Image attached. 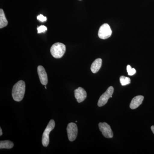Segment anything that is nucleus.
I'll return each instance as SVG.
<instances>
[{
	"instance_id": "obj_1",
	"label": "nucleus",
	"mask_w": 154,
	"mask_h": 154,
	"mask_svg": "<svg viewBox=\"0 0 154 154\" xmlns=\"http://www.w3.org/2000/svg\"><path fill=\"white\" fill-rule=\"evenodd\" d=\"M25 91V84L22 80L16 83L12 89V96L16 102H20L24 98Z\"/></svg>"
},
{
	"instance_id": "obj_2",
	"label": "nucleus",
	"mask_w": 154,
	"mask_h": 154,
	"mask_svg": "<svg viewBox=\"0 0 154 154\" xmlns=\"http://www.w3.org/2000/svg\"><path fill=\"white\" fill-rule=\"evenodd\" d=\"M66 50L65 45L60 42H57L53 45L51 48V55L55 58H60L63 56Z\"/></svg>"
},
{
	"instance_id": "obj_3",
	"label": "nucleus",
	"mask_w": 154,
	"mask_h": 154,
	"mask_svg": "<svg viewBox=\"0 0 154 154\" xmlns=\"http://www.w3.org/2000/svg\"><path fill=\"white\" fill-rule=\"evenodd\" d=\"M55 122L53 119H51L45 130L42 137V144L45 147H47L49 143V135L50 133L55 127Z\"/></svg>"
},
{
	"instance_id": "obj_4",
	"label": "nucleus",
	"mask_w": 154,
	"mask_h": 154,
	"mask_svg": "<svg viewBox=\"0 0 154 154\" xmlns=\"http://www.w3.org/2000/svg\"><path fill=\"white\" fill-rule=\"evenodd\" d=\"M114 91V88L112 86L108 88L107 91L100 96L98 102L99 107H102L107 103L108 99L112 98V94Z\"/></svg>"
},
{
	"instance_id": "obj_5",
	"label": "nucleus",
	"mask_w": 154,
	"mask_h": 154,
	"mask_svg": "<svg viewBox=\"0 0 154 154\" xmlns=\"http://www.w3.org/2000/svg\"><path fill=\"white\" fill-rule=\"evenodd\" d=\"M68 137L70 141H73L76 138L78 134V127L75 123L71 122L67 127Z\"/></svg>"
},
{
	"instance_id": "obj_6",
	"label": "nucleus",
	"mask_w": 154,
	"mask_h": 154,
	"mask_svg": "<svg viewBox=\"0 0 154 154\" xmlns=\"http://www.w3.org/2000/svg\"><path fill=\"white\" fill-rule=\"evenodd\" d=\"M112 30L108 24H103L99 28L98 32V36L102 39H106L110 37L112 34Z\"/></svg>"
},
{
	"instance_id": "obj_7",
	"label": "nucleus",
	"mask_w": 154,
	"mask_h": 154,
	"mask_svg": "<svg viewBox=\"0 0 154 154\" xmlns=\"http://www.w3.org/2000/svg\"><path fill=\"white\" fill-rule=\"evenodd\" d=\"M99 127L100 131L102 132L103 135L107 138L113 137V133L110 126L106 122H100Z\"/></svg>"
},
{
	"instance_id": "obj_8",
	"label": "nucleus",
	"mask_w": 154,
	"mask_h": 154,
	"mask_svg": "<svg viewBox=\"0 0 154 154\" xmlns=\"http://www.w3.org/2000/svg\"><path fill=\"white\" fill-rule=\"evenodd\" d=\"M75 98L79 103L82 102L87 98V94L83 88L79 87L74 91Z\"/></svg>"
},
{
	"instance_id": "obj_9",
	"label": "nucleus",
	"mask_w": 154,
	"mask_h": 154,
	"mask_svg": "<svg viewBox=\"0 0 154 154\" xmlns=\"http://www.w3.org/2000/svg\"><path fill=\"white\" fill-rule=\"evenodd\" d=\"M37 72H38L39 80L41 84L43 85H46L47 84L48 80L47 74L44 68L42 66H38L37 68Z\"/></svg>"
},
{
	"instance_id": "obj_10",
	"label": "nucleus",
	"mask_w": 154,
	"mask_h": 154,
	"mask_svg": "<svg viewBox=\"0 0 154 154\" xmlns=\"http://www.w3.org/2000/svg\"><path fill=\"white\" fill-rule=\"evenodd\" d=\"M144 99V97L143 96H137L134 97L131 100L130 105L131 109H135L137 108L140 106L142 103Z\"/></svg>"
},
{
	"instance_id": "obj_11",
	"label": "nucleus",
	"mask_w": 154,
	"mask_h": 154,
	"mask_svg": "<svg viewBox=\"0 0 154 154\" xmlns=\"http://www.w3.org/2000/svg\"><path fill=\"white\" fill-rule=\"evenodd\" d=\"M102 60L101 58H98L95 60L91 66V70L94 73L97 72L102 66Z\"/></svg>"
},
{
	"instance_id": "obj_12",
	"label": "nucleus",
	"mask_w": 154,
	"mask_h": 154,
	"mask_svg": "<svg viewBox=\"0 0 154 154\" xmlns=\"http://www.w3.org/2000/svg\"><path fill=\"white\" fill-rule=\"evenodd\" d=\"M8 20L6 19L5 15L3 9H0V28L5 27L8 25Z\"/></svg>"
},
{
	"instance_id": "obj_13",
	"label": "nucleus",
	"mask_w": 154,
	"mask_h": 154,
	"mask_svg": "<svg viewBox=\"0 0 154 154\" xmlns=\"http://www.w3.org/2000/svg\"><path fill=\"white\" fill-rule=\"evenodd\" d=\"M14 144L10 140L1 141L0 142V149L12 148L14 147Z\"/></svg>"
},
{
	"instance_id": "obj_14",
	"label": "nucleus",
	"mask_w": 154,
	"mask_h": 154,
	"mask_svg": "<svg viewBox=\"0 0 154 154\" xmlns=\"http://www.w3.org/2000/svg\"><path fill=\"white\" fill-rule=\"evenodd\" d=\"M120 82L122 86H125L129 85L131 83V80L128 77L122 76L120 78Z\"/></svg>"
},
{
	"instance_id": "obj_15",
	"label": "nucleus",
	"mask_w": 154,
	"mask_h": 154,
	"mask_svg": "<svg viewBox=\"0 0 154 154\" xmlns=\"http://www.w3.org/2000/svg\"><path fill=\"white\" fill-rule=\"evenodd\" d=\"M127 71L128 73V75L130 76L133 75L136 72L135 69L132 68L130 65H128L127 66Z\"/></svg>"
},
{
	"instance_id": "obj_16",
	"label": "nucleus",
	"mask_w": 154,
	"mask_h": 154,
	"mask_svg": "<svg viewBox=\"0 0 154 154\" xmlns=\"http://www.w3.org/2000/svg\"><path fill=\"white\" fill-rule=\"evenodd\" d=\"M47 30V27H45L44 25H41L37 28V30L38 32L37 33H44L45 31Z\"/></svg>"
},
{
	"instance_id": "obj_17",
	"label": "nucleus",
	"mask_w": 154,
	"mask_h": 154,
	"mask_svg": "<svg viewBox=\"0 0 154 154\" xmlns=\"http://www.w3.org/2000/svg\"><path fill=\"white\" fill-rule=\"evenodd\" d=\"M37 19L38 20L40 21L41 22H44L46 21L47 20V18L46 17H44L43 15L40 14V15H38L37 16Z\"/></svg>"
},
{
	"instance_id": "obj_18",
	"label": "nucleus",
	"mask_w": 154,
	"mask_h": 154,
	"mask_svg": "<svg viewBox=\"0 0 154 154\" xmlns=\"http://www.w3.org/2000/svg\"><path fill=\"white\" fill-rule=\"evenodd\" d=\"M151 130L154 134V125H153V126L151 127Z\"/></svg>"
},
{
	"instance_id": "obj_19",
	"label": "nucleus",
	"mask_w": 154,
	"mask_h": 154,
	"mask_svg": "<svg viewBox=\"0 0 154 154\" xmlns=\"http://www.w3.org/2000/svg\"><path fill=\"white\" fill-rule=\"evenodd\" d=\"M2 128H0V136H2Z\"/></svg>"
},
{
	"instance_id": "obj_20",
	"label": "nucleus",
	"mask_w": 154,
	"mask_h": 154,
	"mask_svg": "<svg viewBox=\"0 0 154 154\" xmlns=\"http://www.w3.org/2000/svg\"><path fill=\"white\" fill-rule=\"evenodd\" d=\"M45 89H47V88H46V85H45Z\"/></svg>"
}]
</instances>
